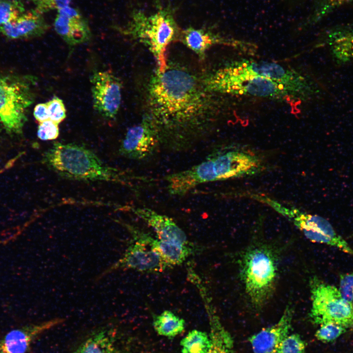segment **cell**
I'll return each mask as SVG.
<instances>
[{"label": "cell", "mask_w": 353, "mask_h": 353, "mask_svg": "<svg viewBox=\"0 0 353 353\" xmlns=\"http://www.w3.org/2000/svg\"><path fill=\"white\" fill-rule=\"evenodd\" d=\"M148 92L150 118L158 130L196 124L208 114V91L184 70L167 66L157 71Z\"/></svg>", "instance_id": "6da1fadb"}, {"label": "cell", "mask_w": 353, "mask_h": 353, "mask_svg": "<svg viewBox=\"0 0 353 353\" xmlns=\"http://www.w3.org/2000/svg\"><path fill=\"white\" fill-rule=\"evenodd\" d=\"M42 162L69 179L126 184L131 178L125 172L104 164L89 149L76 143H53L44 152Z\"/></svg>", "instance_id": "7a4b0ae2"}, {"label": "cell", "mask_w": 353, "mask_h": 353, "mask_svg": "<svg viewBox=\"0 0 353 353\" xmlns=\"http://www.w3.org/2000/svg\"><path fill=\"white\" fill-rule=\"evenodd\" d=\"M117 29L149 48L160 72L165 71L168 66L165 55L168 46L179 39L181 31L175 19L173 9L169 5L159 6L155 12L149 15L141 10H134L127 25Z\"/></svg>", "instance_id": "3957f363"}, {"label": "cell", "mask_w": 353, "mask_h": 353, "mask_svg": "<svg viewBox=\"0 0 353 353\" xmlns=\"http://www.w3.org/2000/svg\"><path fill=\"white\" fill-rule=\"evenodd\" d=\"M240 274L245 291L253 305L263 306L271 297L277 276L276 255L263 244L247 248L240 259Z\"/></svg>", "instance_id": "277c9868"}, {"label": "cell", "mask_w": 353, "mask_h": 353, "mask_svg": "<svg viewBox=\"0 0 353 353\" xmlns=\"http://www.w3.org/2000/svg\"><path fill=\"white\" fill-rule=\"evenodd\" d=\"M35 78L0 75V122L8 133L20 134L33 103Z\"/></svg>", "instance_id": "5b68a950"}, {"label": "cell", "mask_w": 353, "mask_h": 353, "mask_svg": "<svg viewBox=\"0 0 353 353\" xmlns=\"http://www.w3.org/2000/svg\"><path fill=\"white\" fill-rule=\"evenodd\" d=\"M310 290L309 315L314 324L332 323L347 328L353 327V304L343 298L338 288L314 277L310 281Z\"/></svg>", "instance_id": "8992f818"}, {"label": "cell", "mask_w": 353, "mask_h": 353, "mask_svg": "<svg viewBox=\"0 0 353 353\" xmlns=\"http://www.w3.org/2000/svg\"><path fill=\"white\" fill-rule=\"evenodd\" d=\"M268 203L277 212L290 220L310 241L335 247L353 256L352 248L325 218L302 212L296 208L285 207L271 200Z\"/></svg>", "instance_id": "52a82bcc"}, {"label": "cell", "mask_w": 353, "mask_h": 353, "mask_svg": "<svg viewBox=\"0 0 353 353\" xmlns=\"http://www.w3.org/2000/svg\"><path fill=\"white\" fill-rule=\"evenodd\" d=\"M90 82L94 109L106 120L114 119L121 104V80L109 71H95Z\"/></svg>", "instance_id": "ba28073f"}, {"label": "cell", "mask_w": 353, "mask_h": 353, "mask_svg": "<svg viewBox=\"0 0 353 353\" xmlns=\"http://www.w3.org/2000/svg\"><path fill=\"white\" fill-rule=\"evenodd\" d=\"M160 143L159 130L150 117L146 118L127 129L119 152L130 159H142L152 154Z\"/></svg>", "instance_id": "9c48e42d"}, {"label": "cell", "mask_w": 353, "mask_h": 353, "mask_svg": "<svg viewBox=\"0 0 353 353\" xmlns=\"http://www.w3.org/2000/svg\"><path fill=\"white\" fill-rule=\"evenodd\" d=\"M211 157L217 181L252 175L261 166L255 155L237 149L215 153Z\"/></svg>", "instance_id": "30bf717a"}, {"label": "cell", "mask_w": 353, "mask_h": 353, "mask_svg": "<svg viewBox=\"0 0 353 353\" xmlns=\"http://www.w3.org/2000/svg\"><path fill=\"white\" fill-rule=\"evenodd\" d=\"M133 239L122 257L105 270L99 278L120 269L153 273L169 268L159 254L151 247L138 240Z\"/></svg>", "instance_id": "8fae6325"}, {"label": "cell", "mask_w": 353, "mask_h": 353, "mask_svg": "<svg viewBox=\"0 0 353 353\" xmlns=\"http://www.w3.org/2000/svg\"><path fill=\"white\" fill-rule=\"evenodd\" d=\"M57 11L54 29L70 48L91 40L92 32L88 21L78 8L69 5Z\"/></svg>", "instance_id": "7c38bea8"}, {"label": "cell", "mask_w": 353, "mask_h": 353, "mask_svg": "<svg viewBox=\"0 0 353 353\" xmlns=\"http://www.w3.org/2000/svg\"><path fill=\"white\" fill-rule=\"evenodd\" d=\"M293 310L288 305L278 321L264 328L249 338L254 353H277L282 340L288 335L291 328Z\"/></svg>", "instance_id": "4fadbf2b"}, {"label": "cell", "mask_w": 353, "mask_h": 353, "mask_svg": "<svg viewBox=\"0 0 353 353\" xmlns=\"http://www.w3.org/2000/svg\"><path fill=\"white\" fill-rule=\"evenodd\" d=\"M63 321L55 318L11 330L0 340V353H25L37 337Z\"/></svg>", "instance_id": "5bb4252c"}, {"label": "cell", "mask_w": 353, "mask_h": 353, "mask_svg": "<svg viewBox=\"0 0 353 353\" xmlns=\"http://www.w3.org/2000/svg\"><path fill=\"white\" fill-rule=\"evenodd\" d=\"M117 222L126 227L133 239L145 243L158 253L169 268L181 264L191 253V249L188 245L155 239L132 225L119 220Z\"/></svg>", "instance_id": "9a60e30c"}, {"label": "cell", "mask_w": 353, "mask_h": 353, "mask_svg": "<svg viewBox=\"0 0 353 353\" xmlns=\"http://www.w3.org/2000/svg\"><path fill=\"white\" fill-rule=\"evenodd\" d=\"M128 208L153 229L158 239L188 245L186 235L172 218L147 207L129 206Z\"/></svg>", "instance_id": "2e32d148"}, {"label": "cell", "mask_w": 353, "mask_h": 353, "mask_svg": "<svg viewBox=\"0 0 353 353\" xmlns=\"http://www.w3.org/2000/svg\"><path fill=\"white\" fill-rule=\"evenodd\" d=\"M50 27L43 14L32 9L0 26V33L10 39H31L43 35Z\"/></svg>", "instance_id": "e0dca14e"}, {"label": "cell", "mask_w": 353, "mask_h": 353, "mask_svg": "<svg viewBox=\"0 0 353 353\" xmlns=\"http://www.w3.org/2000/svg\"><path fill=\"white\" fill-rule=\"evenodd\" d=\"M327 41L337 64L353 61V27L347 25L333 27L328 31Z\"/></svg>", "instance_id": "ac0fdd59"}, {"label": "cell", "mask_w": 353, "mask_h": 353, "mask_svg": "<svg viewBox=\"0 0 353 353\" xmlns=\"http://www.w3.org/2000/svg\"><path fill=\"white\" fill-rule=\"evenodd\" d=\"M179 39L201 58H204L206 51L222 39L205 28L189 27L181 30Z\"/></svg>", "instance_id": "d6986e66"}, {"label": "cell", "mask_w": 353, "mask_h": 353, "mask_svg": "<svg viewBox=\"0 0 353 353\" xmlns=\"http://www.w3.org/2000/svg\"><path fill=\"white\" fill-rule=\"evenodd\" d=\"M210 332L211 347L207 353H233V340L223 326L214 310L207 306Z\"/></svg>", "instance_id": "ffe728a7"}, {"label": "cell", "mask_w": 353, "mask_h": 353, "mask_svg": "<svg viewBox=\"0 0 353 353\" xmlns=\"http://www.w3.org/2000/svg\"><path fill=\"white\" fill-rule=\"evenodd\" d=\"M110 329L99 330L87 338L75 353H118Z\"/></svg>", "instance_id": "44dd1931"}, {"label": "cell", "mask_w": 353, "mask_h": 353, "mask_svg": "<svg viewBox=\"0 0 353 353\" xmlns=\"http://www.w3.org/2000/svg\"><path fill=\"white\" fill-rule=\"evenodd\" d=\"M185 321L169 310H165L153 319V326L159 335L172 338L184 329Z\"/></svg>", "instance_id": "7402d4cb"}, {"label": "cell", "mask_w": 353, "mask_h": 353, "mask_svg": "<svg viewBox=\"0 0 353 353\" xmlns=\"http://www.w3.org/2000/svg\"><path fill=\"white\" fill-rule=\"evenodd\" d=\"M181 353H207L211 347L209 335L206 332L194 329L181 341Z\"/></svg>", "instance_id": "603a6c76"}, {"label": "cell", "mask_w": 353, "mask_h": 353, "mask_svg": "<svg viewBox=\"0 0 353 353\" xmlns=\"http://www.w3.org/2000/svg\"><path fill=\"white\" fill-rule=\"evenodd\" d=\"M25 11L20 0H0V26L16 19Z\"/></svg>", "instance_id": "cb8c5ba5"}, {"label": "cell", "mask_w": 353, "mask_h": 353, "mask_svg": "<svg viewBox=\"0 0 353 353\" xmlns=\"http://www.w3.org/2000/svg\"><path fill=\"white\" fill-rule=\"evenodd\" d=\"M247 91L252 95L265 97L275 92V84L268 79L257 77L250 81L246 87Z\"/></svg>", "instance_id": "d4e9b609"}, {"label": "cell", "mask_w": 353, "mask_h": 353, "mask_svg": "<svg viewBox=\"0 0 353 353\" xmlns=\"http://www.w3.org/2000/svg\"><path fill=\"white\" fill-rule=\"evenodd\" d=\"M347 328L334 323H326L320 326L315 333L317 339L322 342L333 341L344 333Z\"/></svg>", "instance_id": "484cf974"}, {"label": "cell", "mask_w": 353, "mask_h": 353, "mask_svg": "<svg viewBox=\"0 0 353 353\" xmlns=\"http://www.w3.org/2000/svg\"><path fill=\"white\" fill-rule=\"evenodd\" d=\"M306 344L298 334L288 335L281 342L277 353H304Z\"/></svg>", "instance_id": "4316f807"}, {"label": "cell", "mask_w": 353, "mask_h": 353, "mask_svg": "<svg viewBox=\"0 0 353 353\" xmlns=\"http://www.w3.org/2000/svg\"><path fill=\"white\" fill-rule=\"evenodd\" d=\"M251 68L252 71L256 74L272 78H281L285 75L283 69L275 63L266 62L259 64L252 63L251 66Z\"/></svg>", "instance_id": "83f0119b"}, {"label": "cell", "mask_w": 353, "mask_h": 353, "mask_svg": "<svg viewBox=\"0 0 353 353\" xmlns=\"http://www.w3.org/2000/svg\"><path fill=\"white\" fill-rule=\"evenodd\" d=\"M50 120L59 124L66 117V110L61 99L54 96L46 102Z\"/></svg>", "instance_id": "f1b7e54d"}, {"label": "cell", "mask_w": 353, "mask_h": 353, "mask_svg": "<svg viewBox=\"0 0 353 353\" xmlns=\"http://www.w3.org/2000/svg\"><path fill=\"white\" fill-rule=\"evenodd\" d=\"M34 6V9L44 14L50 11L69 6L72 0H26Z\"/></svg>", "instance_id": "f546056e"}, {"label": "cell", "mask_w": 353, "mask_h": 353, "mask_svg": "<svg viewBox=\"0 0 353 353\" xmlns=\"http://www.w3.org/2000/svg\"><path fill=\"white\" fill-rule=\"evenodd\" d=\"M37 134L41 140H55L59 135L58 124L50 120L40 123L38 127Z\"/></svg>", "instance_id": "4dcf8cb0"}, {"label": "cell", "mask_w": 353, "mask_h": 353, "mask_svg": "<svg viewBox=\"0 0 353 353\" xmlns=\"http://www.w3.org/2000/svg\"><path fill=\"white\" fill-rule=\"evenodd\" d=\"M338 290L343 298L353 304V272L340 275Z\"/></svg>", "instance_id": "1f68e13d"}, {"label": "cell", "mask_w": 353, "mask_h": 353, "mask_svg": "<svg viewBox=\"0 0 353 353\" xmlns=\"http://www.w3.org/2000/svg\"><path fill=\"white\" fill-rule=\"evenodd\" d=\"M352 0H321L317 15L322 17Z\"/></svg>", "instance_id": "d6a6232c"}, {"label": "cell", "mask_w": 353, "mask_h": 353, "mask_svg": "<svg viewBox=\"0 0 353 353\" xmlns=\"http://www.w3.org/2000/svg\"><path fill=\"white\" fill-rule=\"evenodd\" d=\"M33 115L39 123L50 120L47 103L36 104L34 108Z\"/></svg>", "instance_id": "836d02e7"}]
</instances>
